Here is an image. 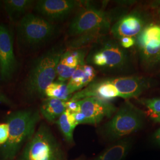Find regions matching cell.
<instances>
[{"mask_svg":"<svg viewBox=\"0 0 160 160\" xmlns=\"http://www.w3.org/2000/svg\"><path fill=\"white\" fill-rule=\"evenodd\" d=\"M110 29V17L103 10L92 6L83 7L69 25L67 33L72 39L67 47L76 49L95 43Z\"/></svg>","mask_w":160,"mask_h":160,"instance_id":"1","label":"cell"},{"mask_svg":"<svg viewBox=\"0 0 160 160\" xmlns=\"http://www.w3.org/2000/svg\"><path fill=\"white\" fill-rule=\"evenodd\" d=\"M40 120V112L26 109L14 112L7 118L9 127L7 141L0 146V160H13L36 132Z\"/></svg>","mask_w":160,"mask_h":160,"instance_id":"2","label":"cell"},{"mask_svg":"<svg viewBox=\"0 0 160 160\" xmlns=\"http://www.w3.org/2000/svg\"><path fill=\"white\" fill-rule=\"evenodd\" d=\"M65 51L62 45H56L34 61L24 86V92L27 97L45 96L46 88L57 77L58 65Z\"/></svg>","mask_w":160,"mask_h":160,"instance_id":"3","label":"cell"},{"mask_svg":"<svg viewBox=\"0 0 160 160\" xmlns=\"http://www.w3.org/2000/svg\"><path fill=\"white\" fill-rule=\"evenodd\" d=\"M87 63L102 71H123L129 68V52L112 39L102 38L92 46L86 58Z\"/></svg>","mask_w":160,"mask_h":160,"instance_id":"4","label":"cell"},{"mask_svg":"<svg viewBox=\"0 0 160 160\" xmlns=\"http://www.w3.org/2000/svg\"><path fill=\"white\" fill-rule=\"evenodd\" d=\"M17 160H63V152L50 128L42 123Z\"/></svg>","mask_w":160,"mask_h":160,"instance_id":"5","label":"cell"},{"mask_svg":"<svg viewBox=\"0 0 160 160\" xmlns=\"http://www.w3.org/2000/svg\"><path fill=\"white\" fill-rule=\"evenodd\" d=\"M17 38L23 45L34 48L50 40L57 32L56 25L32 13L24 15L18 23Z\"/></svg>","mask_w":160,"mask_h":160,"instance_id":"6","label":"cell"},{"mask_svg":"<svg viewBox=\"0 0 160 160\" xmlns=\"http://www.w3.org/2000/svg\"><path fill=\"white\" fill-rule=\"evenodd\" d=\"M142 113L128 102L124 103L103 128L106 137L118 139L137 131L142 126Z\"/></svg>","mask_w":160,"mask_h":160,"instance_id":"7","label":"cell"},{"mask_svg":"<svg viewBox=\"0 0 160 160\" xmlns=\"http://www.w3.org/2000/svg\"><path fill=\"white\" fill-rule=\"evenodd\" d=\"M12 31L5 24H0V81L11 80L17 69Z\"/></svg>","mask_w":160,"mask_h":160,"instance_id":"8","label":"cell"},{"mask_svg":"<svg viewBox=\"0 0 160 160\" xmlns=\"http://www.w3.org/2000/svg\"><path fill=\"white\" fill-rule=\"evenodd\" d=\"M82 3L74 0H40L36 2L34 9L40 16L53 22L66 18Z\"/></svg>","mask_w":160,"mask_h":160,"instance_id":"9","label":"cell"},{"mask_svg":"<svg viewBox=\"0 0 160 160\" xmlns=\"http://www.w3.org/2000/svg\"><path fill=\"white\" fill-rule=\"evenodd\" d=\"M78 101L80 111L84 114L87 124L97 125L105 118H110L116 110L112 103L96 98L88 97Z\"/></svg>","mask_w":160,"mask_h":160,"instance_id":"10","label":"cell"},{"mask_svg":"<svg viewBox=\"0 0 160 160\" xmlns=\"http://www.w3.org/2000/svg\"><path fill=\"white\" fill-rule=\"evenodd\" d=\"M145 28V20L138 12L124 15L111 27L110 32L114 38L120 40L124 37L135 38Z\"/></svg>","mask_w":160,"mask_h":160,"instance_id":"11","label":"cell"},{"mask_svg":"<svg viewBox=\"0 0 160 160\" xmlns=\"http://www.w3.org/2000/svg\"><path fill=\"white\" fill-rule=\"evenodd\" d=\"M118 97H120L118 90L108 78L93 81L84 88L75 92L71 99L80 100L86 98L93 97L110 102L111 100Z\"/></svg>","mask_w":160,"mask_h":160,"instance_id":"12","label":"cell"},{"mask_svg":"<svg viewBox=\"0 0 160 160\" xmlns=\"http://www.w3.org/2000/svg\"><path fill=\"white\" fill-rule=\"evenodd\" d=\"M86 50L84 48L65 50L57 67L58 80L65 82L68 81L77 68L85 63Z\"/></svg>","mask_w":160,"mask_h":160,"instance_id":"13","label":"cell"},{"mask_svg":"<svg viewBox=\"0 0 160 160\" xmlns=\"http://www.w3.org/2000/svg\"><path fill=\"white\" fill-rule=\"evenodd\" d=\"M120 94V97L129 99L139 97L149 87V80L141 77L129 76L108 78Z\"/></svg>","mask_w":160,"mask_h":160,"instance_id":"14","label":"cell"},{"mask_svg":"<svg viewBox=\"0 0 160 160\" xmlns=\"http://www.w3.org/2000/svg\"><path fill=\"white\" fill-rule=\"evenodd\" d=\"M96 74L93 66L86 63L81 65L68 81L67 86L70 94H72L89 85L94 80Z\"/></svg>","mask_w":160,"mask_h":160,"instance_id":"15","label":"cell"},{"mask_svg":"<svg viewBox=\"0 0 160 160\" xmlns=\"http://www.w3.org/2000/svg\"><path fill=\"white\" fill-rule=\"evenodd\" d=\"M66 110V102L54 98H47L40 105V113L48 122L54 123Z\"/></svg>","mask_w":160,"mask_h":160,"instance_id":"16","label":"cell"},{"mask_svg":"<svg viewBox=\"0 0 160 160\" xmlns=\"http://www.w3.org/2000/svg\"><path fill=\"white\" fill-rule=\"evenodd\" d=\"M131 146V143L128 139L120 141L104 151L95 160H123Z\"/></svg>","mask_w":160,"mask_h":160,"instance_id":"17","label":"cell"},{"mask_svg":"<svg viewBox=\"0 0 160 160\" xmlns=\"http://www.w3.org/2000/svg\"><path fill=\"white\" fill-rule=\"evenodd\" d=\"M56 123L65 140L70 143L74 141V131L77 125L75 122L72 112L67 109Z\"/></svg>","mask_w":160,"mask_h":160,"instance_id":"18","label":"cell"},{"mask_svg":"<svg viewBox=\"0 0 160 160\" xmlns=\"http://www.w3.org/2000/svg\"><path fill=\"white\" fill-rule=\"evenodd\" d=\"M2 3L8 17L14 20L28 11L34 3V1L5 0Z\"/></svg>","mask_w":160,"mask_h":160,"instance_id":"19","label":"cell"},{"mask_svg":"<svg viewBox=\"0 0 160 160\" xmlns=\"http://www.w3.org/2000/svg\"><path fill=\"white\" fill-rule=\"evenodd\" d=\"M147 44H160V26L151 24L145 26L136 38L135 45L142 46Z\"/></svg>","mask_w":160,"mask_h":160,"instance_id":"20","label":"cell"},{"mask_svg":"<svg viewBox=\"0 0 160 160\" xmlns=\"http://www.w3.org/2000/svg\"><path fill=\"white\" fill-rule=\"evenodd\" d=\"M45 96L48 98H54L67 102L71 99L72 94L69 91L67 84L63 82H53L46 88Z\"/></svg>","mask_w":160,"mask_h":160,"instance_id":"21","label":"cell"},{"mask_svg":"<svg viewBox=\"0 0 160 160\" xmlns=\"http://www.w3.org/2000/svg\"><path fill=\"white\" fill-rule=\"evenodd\" d=\"M142 103L154 117L160 114V98L142 100Z\"/></svg>","mask_w":160,"mask_h":160,"instance_id":"22","label":"cell"},{"mask_svg":"<svg viewBox=\"0 0 160 160\" xmlns=\"http://www.w3.org/2000/svg\"><path fill=\"white\" fill-rule=\"evenodd\" d=\"M9 137V127L7 123H0V146L7 141Z\"/></svg>","mask_w":160,"mask_h":160,"instance_id":"23","label":"cell"},{"mask_svg":"<svg viewBox=\"0 0 160 160\" xmlns=\"http://www.w3.org/2000/svg\"><path fill=\"white\" fill-rule=\"evenodd\" d=\"M119 43L122 47L124 49H128L135 45L136 38L131 37H124L119 40Z\"/></svg>","mask_w":160,"mask_h":160,"instance_id":"24","label":"cell"},{"mask_svg":"<svg viewBox=\"0 0 160 160\" xmlns=\"http://www.w3.org/2000/svg\"><path fill=\"white\" fill-rule=\"evenodd\" d=\"M67 109H68L72 113H76L80 111V105L78 100H69L66 102Z\"/></svg>","mask_w":160,"mask_h":160,"instance_id":"25","label":"cell"},{"mask_svg":"<svg viewBox=\"0 0 160 160\" xmlns=\"http://www.w3.org/2000/svg\"><path fill=\"white\" fill-rule=\"evenodd\" d=\"M72 113L73 118L74 119L75 122L77 125V126L80 124H84L86 123L85 116L81 111L76 113Z\"/></svg>","mask_w":160,"mask_h":160,"instance_id":"26","label":"cell"},{"mask_svg":"<svg viewBox=\"0 0 160 160\" xmlns=\"http://www.w3.org/2000/svg\"><path fill=\"white\" fill-rule=\"evenodd\" d=\"M0 103H2L8 106H11L12 104V100L6 96V94H3L0 92Z\"/></svg>","mask_w":160,"mask_h":160,"instance_id":"27","label":"cell"},{"mask_svg":"<svg viewBox=\"0 0 160 160\" xmlns=\"http://www.w3.org/2000/svg\"><path fill=\"white\" fill-rule=\"evenodd\" d=\"M154 137L157 143L160 145V128L155 133Z\"/></svg>","mask_w":160,"mask_h":160,"instance_id":"28","label":"cell"},{"mask_svg":"<svg viewBox=\"0 0 160 160\" xmlns=\"http://www.w3.org/2000/svg\"><path fill=\"white\" fill-rule=\"evenodd\" d=\"M153 63H160V52L152 62Z\"/></svg>","mask_w":160,"mask_h":160,"instance_id":"29","label":"cell"},{"mask_svg":"<svg viewBox=\"0 0 160 160\" xmlns=\"http://www.w3.org/2000/svg\"><path fill=\"white\" fill-rule=\"evenodd\" d=\"M154 120L155 122H156L160 123V114L158 115V116H155L154 118Z\"/></svg>","mask_w":160,"mask_h":160,"instance_id":"30","label":"cell"},{"mask_svg":"<svg viewBox=\"0 0 160 160\" xmlns=\"http://www.w3.org/2000/svg\"><path fill=\"white\" fill-rule=\"evenodd\" d=\"M1 3H2L1 1H0V7H1Z\"/></svg>","mask_w":160,"mask_h":160,"instance_id":"31","label":"cell"},{"mask_svg":"<svg viewBox=\"0 0 160 160\" xmlns=\"http://www.w3.org/2000/svg\"><path fill=\"white\" fill-rule=\"evenodd\" d=\"M159 14H160V11H159Z\"/></svg>","mask_w":160,"mask_h":160,"instance_id":"32","label":"cell"}]
</instances>
